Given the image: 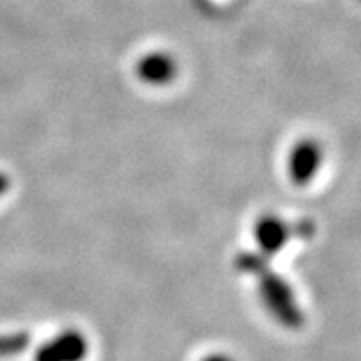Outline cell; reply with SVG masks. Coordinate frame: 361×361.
<instances>
[{"instance_id":"cell-5","label":"cell","mask_w":361,"mask_h":361,"mask_svg":"<svg viewBox=\"0 0 361 361\" xmlns=\"http://www.w3.org/2000/svg\"><path fill=\"white\" fill-rule=\"evenodd\" d=\"M89 339L78 328H67L47 339L35 350L34 361H85Z\"/></svg>"},{"instance_id":"cell-4","label":"cell","mask_w":361,"mask_h":361,"mask_svg":"<svg viewBox=\"0 0 361 361\" xmlns=\"http://www.w3.org/2000/svg\"><path fill=\"white\" fill-rule=\"evenodd\" d=\"M135 78H137L142 85L155 87V89H162V87L171 85L179 76V63L177 57L166 50H149V52L142 54L135 61Z\"/></svg>"},{"instance_id":"cell-1","label":"cell","mask_w":361,"mask_h":361,"mask_svg":"<svg viewBox=\"0 0 361 361\" xmlns=\"http://www.w3.org/2000/svg\"><path fill=\"white\" fill-rule=\"evenodd\" d=\"M267 258L257 251H243L236 257V269L257 281L258 297L271 319L286 330H300L305 326V312L299 306L297 295L284 276L271 271Z\"/></svg>"},{"instance_id":"cell-8","label":"cell","mask_w":361,"mask_h":361,"mask_svg":"<svg viewBox=\"0 0 361 361\" xmlns=\"http://www.w3.org/2000/svg\"><path fill=\"white\" fill-rule=\"evenodd\" d=\"M201 361H234L233 357L224 354V352H212V354H207Z\"/></svg>"},{"instance_id":"cell-6","label":"cell","mask_w":361,"mask_h":361,"mask_svg":"<svg viewBox=\"0 0 361 361\" xmlns=\"http://www.w3.org/2000/svg\"><path fill=\"white\" fill-rule=\"evenodd\" d=\"M30 334L11 332L0 336V357H13L30 347Z\"/></svg>"},{"instance_id":"cell-2","label":"cell","mask_w":361,"mask_h":361,"mask_svg":"<svg viewBox=\"0 0 361 361\" xmlns=\"http://www.w3.org/2000/svg\"><path fill=\"white\" fill-rule=\"evenodd\" d=\"M306 228L314 227L310 224H290L276 212H264L252 224V242L257 245L258 255L269 260L279 257L293 238L310 236L312 233H306Z\"/></svg>"},{"instance_id":"cell-3","label":"cell","mask_w":361,"mask_h":361,"mask_svg":"<svg viewBox=\"0 0 361 361\" xmlns=\"http://www.w3.org/2000/svg\"><path fill=\"white\" fill-rule=\"evenodd\" d=\"M324 164V147L314 137L299 138L286 157V176L297 188H306L317 179Z\"/></svg>"},{"instance_id":"cell-7","label":"cell","mask_w":361,"mask_h":361,"mask_svg":"<svg viewBox=\"0 0 361 361\" xmlns=\"http://www.w3.org/2000/svg\"><path fill=\"white\" fill-rule=\"evenodd\" d=\"M10 188H11V177L8 176V173H4V171H0V200L10 192Z\"/></svg>"}]
</instances>
